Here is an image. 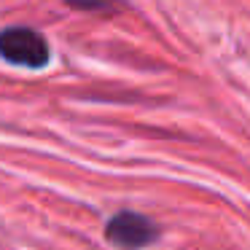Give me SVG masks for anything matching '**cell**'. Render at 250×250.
I'll return each mask as SVG.
<instances>
[{
  "mask_svg": "<svg viewBox=\"0 0 250 250\" xmlns=\"http://www.w3.org/2000/svg\"><path fill=\"white\" fill-rule=\"evenodd\" d=\"M159 237V226L143 212L121 210L105 223V239L121 250H143Z\"/></svg>",
  "mask_w": 250,
  "mask_h": 250,
  "instance_id": "obj_2",
  "label": "cell"
},
{
  "mask_svg": "<svg viewBox=\"0 0 250 250\" xmlns=\"http://www.w3.org/2000/svg\"><path fill=\"white\" fill-rule=\"evenodd\" d=\"M0 60L38 70L51 60L49 41L33 27H6L0 30Z\"/></svg>",
  "mask_w": 250,
  "mask_h": 250,
  "instance_id": "obj_1",
  "label": "cell"
},
{
  "mask_svg": "<svg viewBox=\"0 0 250 250\" xmlns=\"http://www.w3.org/2000/svg\"><path fill=\"white\" fill-rule=\"evenodd\" d=\"M65 3L73 8H81V11H110L121 0H65Z\"/></svg>",
  "mask_w": 250,
  "mask_h": 250,
  "instance_id": "obj_3",
  "label": "cell"
}]
</instances>
